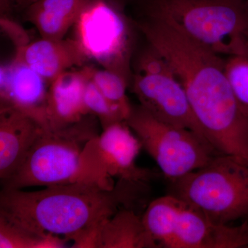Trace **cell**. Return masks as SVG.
I'll list each match as a JSON object with an SVG mask.
<instances>
[{"label": "cell", "instance_id": "21", "mask_svg": "<svg viewBox=\"0 0 248 248\" xmlns=\"http://www.w3.org/2000/svg\"><path fill=\"white\" fill-rule=\"evenodd\" d=\"M0 10H1V17H9L15 3L17 4V1L15 0H0Z\"/></svg>", "mask_w": 248, "mask_h": 248}, {"label": "cell", "instance_id": "1", "mask_svg": "<svg viewBox=\"0 0 248 248\" xmlns=\"http://www.w3.org/2000/svg\"><path fill=\"white\" fill-rule=\"evenodd\" d=\"M150 194V182L124 179L112 187L78 182L31 192L2 189L0 215L36 232L73 241L121 209L143 215Z\"/></svg>", "mask_w": 248, "mask_h": 248}, {"label": "cell", "instance_id": "8", "mask_svg": "<svg viewBox=\"0 0 248 248\" xmlns=\"http://www.w3.org/2000/svg\"><path fill=\"white\" fill-rule=\"evenodd\" d=\"M76 37L88 59L131 81L133 36L124 6L92 0L75 24Z\"/></svg>", "mask_w": 248, "mask_h": 248}, {"label": "cell", "instance_id": "4", "mask_svg": "<svg viewBox=\"0 0 248 248\" xmlns=\"http://www.w3.org/2000/svg\"><path fill=\"white\" fill-rule=\"evenodd\" d=\"M168 182L169 195L214 221L248 220V165L232 156L217 155L202 169Z\"/></svg>", "mask_w": 248, "mask_h": 248}, {"label": "cell", "instance_id": "11", "mask_svg": "<svg viewBox=\"0 0 248 248\" xmlns=\"http://www.w3.org/2000/svg\"><path fill=\"white\" fill-rule=\"evenodd\" d=\"M73 241L72 248H160L142 215L128 208L121 209Z\"/></svg>", "mask_w": 248, "mask_h": 248}, {"label": "cell", "instance_id": "13", "mask_svg": "<svg viewBox=\"0 0 248 248\" xmlns=\"http://www.w3.org/2000/svg\"><path fill=\"white\" fill-rule=\"evenodd\" d=\"M14 60L25 63L50 84L73 67L86 66L89 62L76 40L42 38L16 49Z\"/></svg>", "mask_w": 248, "mask_h": 248}, {"label": "cell", "instance_id": "20", "mask_svg": "<svg viewBox=\"0 0 248 248\" xmlns=\"http://www.w3.org/2000/svg\"><path fill=\"white\" fill-rule=\"evenodd\" d=\"M1 30L9 36L16 49L21 48L31 42L24 29L10 17H1Z\"/></svg>", "mask_w": 248, "mask_h": 248}, {"label": "cell", "instance_id": "23", "mask_svg": "<svg viewBox=\"0 0 248 248\" xmlns=\"http://www.w3.org/2000/svg\"><path fill=\"white\" fill-rule=\"evenodd\" d=\"M114 1H115L116 2L122 5V6H124V5L125 4V3L130 2V1H133V2H135L136 0H114Z\"/></svg>", "mask_w": 248, "mask_h": 248}, {"label": "cell", "instance_id": "12", "mask_svg": "<svg viewBox=\"0 0 248 248\" xmlns=\"http://www.w3.org/2000/svg\"><path fill=\"white\" fill-rule=\"evenodd\" d=\"M37 121L14 108L0 106V179L3 184L22 166L45 130Z\"/></svg>", "mask_w": 248, "mask_h": 248}, {"label": "cell", "instance_id": "10", "mask_svg": "<svg viewBox=\"0 0 248 248\" xmlns=\"http://www.w3.org/2000/svg\"><path fill=\"white\" fill-rule=\"evenodd\" d=\"M50 84L22 62L13 60L0 68V106L14 108L46 129Z\"/></svg>", "mask_w": 248, "mask_h": 248}, {"label": "cell", "instance_id": "18", "mask_svg": "<svg viewBox=\"0 0 248 248\" xmlns=\"http://www.w3.org/2000/svg\"><path fill=\"white\" fill-rule=\"evenodd\" d=\"M84 99L88 114L97 119L102 130L128 119L123 111L108 100L90 78L85 86Z\"/></svg>", "mask_w": 248, "mask_h": 248}, {"label": "cell", "instance_id": "7", "mask_svg": "<svg viewBox=\"0 0 248 248\" xmlns=\"http://www.w3.org/2000/svg\"><path fill=\"white\" fill-rule=\"evenodd\" d=\"M130 84L140 105L156 118L188 129L207 140L180 79L169 62L151 46L134 63Z\"/></svg>", "mask_w": 248, "mask_h": 248}, {"label": "cell", "instance_id": "3", "mask_svg": "<svg viewBox=\"0 0 248 248\" xmlns=\"http://www.w3.org/2000/svg\"><path fill=\"white\" fill-rule=\"evenodd\" d=\"M158 21L225 58L248 54V0H136Z\"/></svg>", "mask_w": 248, "mask_h": 248}, {"label": "cell", "instance_id": "22", "mask_svg": "<svg viewBox=\"0 0 248 248\" xmlns=\"http://www.w3.org/2000/svg\"><path fill=\"white\" fill-rule=\"evenodd\" d=\"M36 1H37V0H17L16 6H17V7L25 9L29 5L35 2Z\"/></svg>", "mask_w": 248, "mask_h": 248}, {"label": "cell", "instance_id": "19", "mask_svg": "<svg viewBox=\"0 0 248 248\" xmlns=\"http://www.w3.org/2000/svg\"><path fill=\"white\" fill-rule=\"evenodd\" d=\"M225 71L236 102L248 116V54L226 58Z\"/></svg>", "mask_w": 248, "mask_h": 248}, {"label": "cell", "instance_id": "17", "mask_svg": "<svg viewBox=\"0 0 248 248\" xmlns=\"http://www.w3.org/2000/svg\"><path fill=\"white\" fill-rule=\"evenodd\" d=\"M90 78L108 100L129 117L132 107L126 91L130 81L118 73L89 66Z\"/></svg>", "mask_w": 248, "mask_h": 248}, {"label": "cell", "instance_id": "14", "mask_svg": "<svg viewBox=\"0 0 248 248\" xmlns=\"http://www.w3.org/2000/svg\"><path fill=\"white\" fill-rule=\"evenodd\" d=\"M89 66L67 71L50 84L47 102L48 129L65 128L89 115L84 104V90Z\"/></svg>", "mask_w": 248, "mask_h": 248}, {"label": "cell", "instance_id": "5", "mask_svg": "<svg viewBox=\"0 0 248 248\" xmlns=\"http://www.w3.org/2000/svg\"><path fill=\"white\" fill-rule=\"evenodd\" d=\"M142 219L160 248H248V220L217 223L169 194L151 201Z\"/></svg>", "mask_w": 248, "mask_h": 248}, {"label": "cell", "instance_id": "9", "mask_svg": "<svg viewBox=\"0 0 248 248\" xmlns=\"http://www.w3.org/2000/svg\"><path fill=\"white\" fill-rule=\"evenodd\" d=\"M95 148L99 164L109 177L151 182L163 175L137 165L141 143L125 122L102 130L96 138Z\"/></svg>", "mask_w": 248, "mask_h": 248}, {"label": "cell", "instance_id": "15", "mask_svg": "<svg viewBox=\"0 0 248 248\" xmlns=\"http://www.w3.org/2000/svg\"><path fill=\"white\" fill-rule=\"evenodd\" d=\"M91 1L37 0L24 9L26 18L42 38L62 40Z\"/></svg>", "mask_w": 248, "mask_h": 248}, {"label": "cell", "instance_id": "16", "mask_svg": "<svg viewBox=\"0 0 248 248\" xmlns=\"http://www.w3.org/2000/svg\"><path fill=\"white\" fill-rule=\"evenodd\" d=\"M67 240L40 234L0 215V248H61Z\"/></svg>", "mask_w": 248, "mask_h": 248}, {"label": "cell", "instance_id": "2", "mask_svg": "<svg viewBox=\"0 0 248 248\" xmlns=\"http://www.w3.org/2000/svg\"><path fill=\"white\" fill-rule=\"evenodd\" d=\"M97 119L89 115L60 129H45L22 166L1 184L4 190H23L34 186L99 183L112 187V177L97 159L95 140Z\"/></svg>", "mask_w": 248, "mask_h": 248}, {"label": "cell", "instance_id": "6", "mask_svg": "<svg viewBox=\"0 0 248 248\" xmlns=\"http://www.w3.org/2000/svg\"><path fill=\"white\" fill-rule=\"evenodd\" d=\"M167 180L182 177L222 155L195 132L163 122L141 105L125 121Z\"/></svg>", "mask_w": 248, "mask_h": 248}]
</instances>
